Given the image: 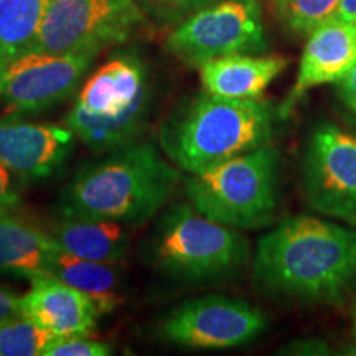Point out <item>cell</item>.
Returning a JSON list of instances; mask_svg holds the SVG:
<instances>
[{
    "mask_svg": "<svg viewBox=\"0 0 356 356\" xmlns=\"http://www.w3.org/2000/svg\"><path fill=\"white\" fill-rule=\"evenodd\" d=\"M137 2L144 10L163 24H181L193 13L220 0H137Z\"/></svg>",
    "mask_w": 356,
    "mask_h": 356,
    "instance_id": "obj_22",
    "label": "cell"
},
{
    "mask_svg": "<svg viewBox=\"0 0 356 356\" xmlns=\"http://www.w3.org/2000/svg\"><path fill=\"white\" fill-rule=\"evenodd\" d=\"M20 297L22 296L13 292L12 289L0 284V322L17 317V315H22Z\"/></svg>",
    "mask_w": 356,
    "mask_h": 356,
    "instance_id": "obj_26",
    "label": "cell"
},
{
    "mask_svg": "<svg viewBox=\"0 0 356 356\" xmlns=\"http://www.w3.org/2000/svg\"><path fill=\"white\" fill-rule=\"evenodd\" d=\"M302 186L315 211L356 221V137L333 124L315 129L302 162Z\"/></svg>",
    "mask_w": 356,
    "mask_h": 356,
    "instance_id": "obj_10",
    "label": "cell"
},
{
    "mask_svg": "<svg viewBox=\"0 0 356 356\" xmlns=\"http://www.w3.org/2000/svg\"><path fill=\"white\" fill-rule=\"evenodd\" d=\"M274 111L259 99L202 92L178 104L160 127V145L181 170L202 173L270 144Z\"/></svg>",
    "mask_w": 356,
    "mask_h": 356,
    "instance_id": "obj_3",
    "label": "cell"
},
{
    "mask_svg": "<svg viewBox=\"0 0 356 356\" xmlns=\"http://www.w3.org/2000/svg\"><path fill=\"white\" fill-rule=\"evenodd\" d=\"M6 70L3 66H0V99H2V92H3V76H6Z\"/></svg>",
    "mask_w": 356,
    "mask_h": 356,
    "instance_id": "obj_29",
    "label": "cell"
},
{
    "mask_svg": "<svg viewBox=\"0 0 356 356\" xmlns=\"http://www.w3.org/2000/svg\"><path fill=\"white\" fill-rule=\"evenodd\" d=\"M282 56L231 55L200 66L204 91L229 99H259L269 84L286 70Z\"/></svg>",
    "mask_w": 356,
    "mask_h": 356,
    "instance_id": "obj_15",
    "label": "cell"
},
{
    "mask_svg": "<svg viewBox=\"0 0 356 356\" xmlns=\"http://www.w3.org/2000/svg\"><path fill=\"white\" fill-rule=\"evenodd\" d=\"M95 58L92 53H26L7 66L2 99L19 114L55 108L76 92Z\"/></svg>",
    "mask_w": 356,
    "mask_h": 356,
    "instance_id": "obj_11",
    "label": "cell"
},
{
    "mask_svg": "<svg viewBox=\"0 0 356 356\" xmlns=\"http://www.w3.org/2000/svg\"><path fill=\"white\" fill-rule=\"evenodd\" d=\"M53 335L25 315L0 322V356H43Z\"/></svg>",
    "mask_w": 356,
    "mask_h": 356,
    "instance_id": "obj_21",
    "label": "cell"
},
{
    "mask_svg": "<svg viewBox=\"0 0 356 356\" xmlns=\"http://www.w3.org/2000/svg\"><path fill=\"white\" fill-rule=\"evenodd\" d=\"M58 244L50 233L12 215H0V273L33 280L48 275Z\"/></svg>",
    "mask_w": 356,
    "mask_h": 356,
    "instance_id": "obj_16",
    "label": "cell"
},
{
    "mask_svg": "<svg viewBox=\"0 0 356 356\" xmlns=\"http://www.w3.org/2000/svg\"><path fill=\"white\" fill-rule=\"evenodd\" d=\"M266 327V315L257 307L210 293L177 305L162 320L159 335L186 348L226 350L256 340Z\"/></svg>",
    "mask_w": 356,
    "mask_h": 356,
    "instance_id": "obj_9",
    "label": "cell"
},
{
    "mask_svg": "<svg viewBox=\"0 0 356 356\" xmlns=\"http://www.w3.org/2000/svg\"><path fill=\"white\" fill-rule=\"evenodd\" d=\"M257 286L305 304H341L356 291V229L293 216L262 236L254 256Z\"/></svg>",
    "mask_w": 356,
    "mask_h": 356,
    "instance_id": "obj_1",
    "label": "cell"
},
{
    "mask_svg": "<svg viewBox=\"0 0 356 356\" xmlns=\"http://www.w3.org/2000/svg\"><path fill=\"white\" fill-rule=\"evenodd\" d=\"M113 346L96 341L88 335L53 337L43 351V356H109Z\"/></svg>",
    "mask_w": 356,
    "mask_h": 356,
    "instance_id": "obj_23",
    "label": "cell"
},
{
    "mask_svg": "<svg viewBox=\"0 0 356 356\" xmlns=\"http://www.w3.org/2000/svg\"><path fill=\"white\" fill-rule=\"evenodd\" d=\"M144 22L137 0H47L35 51L97 55L127 42Z\"/></svg>",
    "mask_w": 356,
    "mask_h": 356,
    "instance_id": "obj_7",
    "label": "cell"
},
{
    "mask_svg": "<svg viewBox=\"0 0 356 356\" xmlns=\"http://www.w3.org/2000/svg\"><path fill=\"white\" fill-rule=\"evenodd\" d=\"M70 127L6 118L0 121V163L22 181L55 177L74 149Z\"/></svg>",
    "mask_w": 356,
    "mask_h": 356,
    "instance_id": "obj_12",
    "label": "cell"
},
{
    "mask_svg": "<svg viewBox=\"0 0 356 356\" xmlns=\"http://www.w3.org/2000/svg\"><path fill=\"white\" fill-rule=\"evenodd\" d=\"M351 335H353L355 348H356V310H353V315H351ZM355 353H356V351H355Z\"/></svg>",
    "mask_w": 356,
    "mask_h": 356,
    "instance_id": "obj_28",
    "label": "cell"
},
{
    "mask_svg": "<svg viewBox=\"0 0 356 356\" xmlns=\"http://www.w3.org/2000/svg\"><path fill=\"white\" fill-rule=\"evenodd\" d=\"M30 284V291L20 297L22 315L53 337L89 335L95 330L101 314L88 296L51 274Z\"/></svg>",
    "mask_w": 356,
    "mask_h": 356,
    "instance_id": "obj_14",
    "label": "cell"
},
{
    "mask_svg": "<svg viewBox=\"0 0 356 356\" xmlns=\"http://www.w3.org/2000/svg\"><path fill=\"white\" fill-rule=\"evenodd\" d=\"M195 210L234 229H256L273 221L279 203V154L267 144L195 173L185 181Z\"/></svg>",
    "mask_w": 356,
    "mask_h": 356,
    "instance_id": "obj_5",
    "label": "cell"
},
{
    "mask_svg": "<svg viewBox=\"0 0 356 356\" xmlns=\"http://www.w3.org/2000/svg\"><path fill=\"white\" fill-rule=\"evenodd\" d=\"M152 251L155 264L180 282L228 277L249 257L241 233L202 215L191 203L173 207L162 216Z\"/></svg>",
    "mask_w": 356,
    "mask_h": 356,
    "instance_id": "obj_6",
    "label": "cell"
},
{
    "mask_svg": "<svg viewBox=\"0 0 356 356\" xmlns=\"http://www.w3.org/2000/svg\"><path fill=\"white\" fill-rule=\"evenodd\" d=\"M335 15L356 25V0H340Z\"/></svg>",
    "mask_w": 356,
    "mask_h": 356,
    "instance_id": "obj_27",
    "label": "cell"
},
{
    "mask_svg": "<svg viewBox=\"0 0 356 356\" xmlns=\"http://www.w3.org/2000/svg\"><path fill=\"white\" fill-rule=\"evenodd\" d=\"M155 101L149 71L137 56L122 55L88 78L65 124L95 152L134 144L149 124Z\"/></svg>",
    "mask_w": 356,
    "mask_h": 356,
    "instance_id": "obj_4",
    "label": "cell"
},
{
    "mask_svg": "<svg viewBox=\"0 0 356 356\" xmlns=\"http://www.w3.org/2000/svg\"><path fill=\"white\" fill-rule=\"evenodd\" d=\"M13 173L0 163V215H12L20 208V198L13 185Z\"/></svg>",
    "mask_w": 356,
    "mask_h": 356,
    "instance_id": "obj_25",
    "label": "cell"
},
{
    "mask_svg": "<svg viewBox=\"0 0 356 356\" xmlns=\"http://www.w3.org/2000/svg\"><path fill=\"white\" fill-rule=\"evenodd\" d=\"M50 274L88 296L99 314H111L124 300L122 274L113 262L81 259L58 249Z\"/></svg>",
    "mask_w": 356,
    "mask_h": 356,
    "instance_id": "obj_18",
    "label": "cell"
},
{
    "mask_svg": "<svg viewBox=\"0 0 356 356\" xmlns=\"http://www.w3.org/2000/svg\"><path fill=\"white\" fill-rule=\"evenodd\" d=\"M150 142H134L88 162L66 184L61 215L142 225L165 207L180 181Z\"/></svg>",
    "mask_w": 356,
    "mask_h": 356,
    "instance_id": "obj_2",
    "label": "cell"
},
{
    "mask_svg": "<svg viewBox=\"0 0 356 356\" xmlns=\"http://www.w3.org/2000/svg\"><path fill=\"white\" fill-rule=\"evenodd\" d=\"M47 0H0V66L35 51Z\"/></svg>",
    "mask_w": 356,
    "mask_h": 356,
    "instance_id": "obj_19",
    "label": "cell"
},
{
    "mask_svg": "<svg viewBox=\"0 0 356 356\" xmlns=\"http://www.w3.org/2000/svg\"><path fill=\"white\" fill-rule=\"evenodd\" d=\"M340 0H274V12L280 25L293 35L304 37L337 13Z\"/></svg>",
    "mask_w": 356,
    "mask_h": 356,
    "instance_id": "obj_20",
    "label": "cell"
},
{
    "mask_svg": "<svg viewBox=\"0 0 356 356\" xmlns=\"http://www.w3.org/2000/svg\"><path fill=\"white\" fill-rule=\"evenodd\" d=\"M353 310H356V304H355V307H353Z\"/></svg>",
    "mask_w": 356,
    "mask_h": 356,
    "instance_id": "obj_30",
    "label": "cell"
},
{
    "mask_svg": "<svg viewBox=\"0 0 356 356\" xmlns=\"http://www.w3.org/2000/svg\"><path fill=\"white\" fill-rule=\"evenodd\" d=\"M48 233L61 251L97 262L115 264L126 257L131 246L121 222L96 218L61 215Z\"/></svg>",
    "mask_w": 356,
    "mask_h": 356,
    "instance_id": "obj_17",
    "label": "cell"
},
{
    "mask_svg": "<svg viewBox=\"0 0 356 356\" xmlns=\"http://www.w3.org/2000/svg\"><path fill=\"white\" fill-rule=\"evenodd\" d=\"M356 65V25L333 15L309 33L291 92L279 109L287 118L310 89L341 81Z\"/></svg>",
    "mask_w": 356,
    "mask_h": 356,
    "instance_id": "obj_13",
    "label": "cell"
},
{
    "mask_svg": "<svg viewBox=\"0 0 356 356\" xmlns=\"http://www.w3.org/2000/svg\"><path fill=\"white\" fill-rule=\"evenodd\" d=\"M337 99L343 118L356 129V65L341 81L337 83Z\"/></svg>",
    "mask_w": 356,
    "mask_h": 356,
    "instance_id": "obj_24",
    "label": "cell"
},
{
    "mask_svg": "<svg viewBox=\"0 0 356 356\" xmlns=\"http://www.w3.org/2000/svg\"><path fill=\"white\" fill-rule=\"evenodd\" d=\"M172 55L190 66L231 55L266 51V30L257 0H220L181 22L167 38Z\"/></svg>",
    "mask_w": 356,
    "mask_h": 356,
    "instance_id": "obj_8",
    "label": "cell"
}]
</instances>
